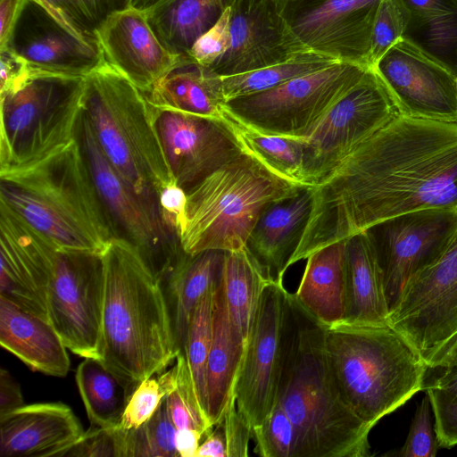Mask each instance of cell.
Masks as SVG:
<instances>
[{
    "label": "cell",
    "mask_w": 457,
    "mask_h": 457,
    "mask_svg": "<svg viewBox=\"0 0 457 457\" xmlns=\"http://www.w3.org/2000/svg\"><path fill=\"white\" fill-rule=\"evenodd\" d=\"M311 191V214L291 265L397 215L457 212V122L399 114Z\"/></svg>",
    "instance_id": "1"
},
{
    "label": "cell",
    "mask_w": 457,
    "mask_h": 457,
    "mask_svg": "<svg viewBox=\"0 0 457 457\" xmlns=\"http://www.w3.org/2000/svg\"><path fill=\"white\" fill-rule=\"evenodd\" d=\"M323 337L324 327L289 294L277 402L296 430L298 457L370 456L371 428L342 400Z\"/></svg>",
    "instance_id": "2"
},
{
    "label": "cell",
    "mask_w": 457,
    "mask_h": 457,
    "mask_svg": "<svg viewBox=\"0 0 457 457\" xmlns=\"http://www.w3.org/2000/svg\"><path fill=\"white\" fill-rule=\"evenodd\" d=\"M104 270L102 363L133 389L179 353L161 280L138 249L115 237L101 253Z\"/></svg>",
    "instance_id": "3"
},
{
    "label": "cell",
    "mask_w": 457,
    "mask_h": 457,
    "mask_svg": "<svg viewBox=\"0 0 457 457\" xmlns=\"http://www.w3.org/2000/svg\"><path fill=\"white\" fill-rule=\"evenodd\" d=\"M0 201L61 250L101 254L115 237L77 139L0 170Z\"/></svg>",
    "instance_id": "4"
},
{
    "label": "cell",
    "mask_w": 457,
    "mask_h": 457,
    "mask_svg": "<svg viewBox=\"0 0 457 457\" xmlns=\"http://www.w3.org/2000/svg\"><path fill=\"white\" fill-rule=\"evenodd\" d=\"M323 344L342 400L371 428L424 389L428 367L390 325L324 328Z\"/></svg>",
    "instance_id": "5"
},
{
    "label": "cell",
    "mask_w": 457,
    "mask_h": 457,
    "mask_svg": "<svg viewBox=\"0 0 457 457\" xmlns=\"http://www.w3.org/2000/svg\"><path fill=\"white\" fill-rule=\"evenodd\" d=\"M82 111L108 162L160 212L162 190L176 182L144 92L104 62L84 78Z\"/></svg>",
    "instance_id": "6"
},
{
    "label": "cell",
    "mask_w": 457,
    "mask_h": 457,
    "mask_svg": "<svg viewBox=\"0 0 457 457\" xmlns=\"http://www.w3.org/2000/svg\"><path fill=\"white\" fill-rule=\"evenodd\" d=\"M303 187L244 150L187 192L182 249L188 254L243 249L265 208Z\"/></svg>",
    "instance_id": "7"
},
{
    "label": "cell",
    "mask_w": 457,
    "mask_h": 457,
    "mask_svg": "<svg viewBox=\"0 0 457 457\" xmlns=\"http://www.w3.org/2000/svg\"><path fill=\"white\" fill-rule=\"evenodd\" d=\"M84 78L30 71L0 94V170L34 162L76 140Z\"/></svg>",
    "instance_id": "8"
},
{
    "label": "cell",
    "mask_w": 457,
    "mask_h": 457,
    "mask_svg": "<svg viewBox=\"0 0 457 457\" xmlns=\"http://www.w3.org/2000/svg\"><path fill=\"white\" fill-rule=\"evenodd\" d=\"M368 69L337 62L271 89L230 99L221 107L236 120L253 130L287 137H305Z\"/></svg>",
    "instance_id": "9"
},
{
    "label": "cell",
    "mask_w": 457,
    "mask_h": 457,
    "mask_svg": "<svg viewBox=\"0 0 457 457\" xmlns=\"http://www.w3.org/2000/svg\"><path fill=\"white\" fill-rule=\"evenodd\" d=\"M76 139L115 237L135 245L163 283L187 253L178 236L165 226L160 212L116 171L102 152L81 111Z\"/></svg>",
    "instance_id": "10"
},
{
    "label": "cell",
    "mask_w": 457,
    "mask_h": 457,
    "mask_svg": "<svg viewBox=\"0 0 457 457\" xmlns=\"http://www.w3.org/2000/svg\"><path fill=\"white\" fill-rule=\"evenodd\" d=\"M388 323L437 368L457 340V232L446 247L405 283Z\"/></svg>",
    "instance_id": "11"
},
{
    "label": "cell",
    "mask_w": 457,
    "mask_h": 457,
    "mask_svg": "<svg viewBox=\"0 0 457 457\" xmlns=\"http://www.w3.org/2000/svg\"><path fill=\"white\" fill-rule=\"evenodd\" d=\"M372 68L315 124L303 144L305 182L319 184L354 148L399 115Z\"/></svg>",
    "instance_id": "12"
},
{
    "label": "cell",
    "mask_w": 457,
    "mask_h": 457,
    "mask_svg": "<svg viewBox=\"0 0 457 457\" xmlns=\"http://www.w3.org/2000/svg\"><path fill=\"white\" fill-rule=\"evenodd\" d=\"M104 270L101 254L57 249L48 290L49 321L67 349L101 360Z\"/></svg>",
    "instance_id": "13"
},
{
    "label": "cell",
    "mask_w": 457,
    "mask_h": 457,
    "mask_svg": "<svg viewBox=\"0 0 457 457\" xmlns=\"http://www.w3.org/2000/svg\"><path fill=\"white\" fill-rule=\"evenodd\" d=\"M383 0H278L287 29L305 50L369 65L374 21Z\"/></svg>",
    "instance_id": "14"
},
{
    "label": "cell",
    "mask_w": 457,
    "mask_h": 457,
    "mask_svg": "<svg viewBox=\"0 0 457 457\" xmlns=\"http://www.w3.org/2000/svg\"><path fill=\"white\" fill-rule=\"evenodd\" d=\"M366 235L382 273L391 307L407 280L436 260L457 232V212L428 209L378 222Z\"/></svg>",
    "instance_id": "15"
},
{
    "label": "cell",
    "mask_w": 457,
    "mask_h": 457,
    "mask_svg": "<svg viewBox=\"0 0 457 457\" xmlns=\"http://www.w3.org/2000/svg\"><path fill=\"white\" fill-rule=\"evenodd\" d=\"M289 294L283 282L270 278L265 284L235 383L237 407L253 431L277 402Z\"/></svg>",
    "instance_id": "16"
},
{
    "label": "cell",
    "mask_w": 457,
    "mask_h": 457,
    "mask_svg": "<svg viewBox=\"0 0 457 457\" xmlns=\"http://www.w3.org/2000/svg\"><path fill=\"white\" fill-rule=\"evenodd\" d=\"M4 47L32 72L85 77L105 62L97 39L79 33L37 0H25Z\"/></svg>",
    "instance_id": "17"
},
{
    "label": "cell",
    "mask_w": 457,
    "mask_h": 457,
    "mask_svg": "<svg viewBox=\"0 0 457 457\" xmlns=\"http://www.w3.org/2000/svg\"><path fill=\"white\" fill-rule=\"evenodd\" d=\"M151 109L170 173L186 192L244 151L223 118Z\"/></svg>",
    "instance_id": "18"
},
{
    "label": "cell",
    "mask_w": 457,
    "mask_h": 457,
    "mask_svg": "<svg viewBox=\"0 0 457 457\" xmlns=\"http://www.w3.org/2000/svg\"><path fill=\"white\" fill-rule=\"evenodd\" d=\"M0 296L49 321L47 296L58 247L0 201Z\"/></svg>",
    "instance_id": "19"
},
{
    "label": "cell",
    "mask_w": 457,
    "mask_h": 457,
    "mask_svg": "<svg viewBox=\"0 0 457 457\" xmlns=\"http://www.w3.org/2000/svg\"><path fill=\"white\" fill-rule=\"evenodd\" d=\"M401 115L457 122V78L401 40L372 67Z\"/></svg>",
    "instance_id": "20"
},
{
    "label": "cell",
    "mask_w": 457,
    "mask_h": 457,
    "mask_svg": "<svg viewBox=\"0 0 457 457\" xmlns=\"http://www.w3.org/2000/svg\"><path fill=\"white\" fill-rule=\"evenodd\" d=\"M230 46L209 69L231 76L285 62L308 51L294 37L278 0H230Z\"/></svg>",
    "instance_id": "21"
},
{
    "label": "cell",
    "mask_w": 457,
    "mask_h": 457,
    "mask_svg": "<svg viewBox=\"0 0 457 457\" xmlns=\"http://www.w3.org/2000/svg\"><path fill=\"white\" fill-rule=\"evenodd\" d=\"M96 35L105 62L144 93L181 58L162 44L145 11L132 6L109 16Z\"/></svg>",
    "instance_id": "22"
},
{
    "label": "cell",
    "mask_w": 457,
    "mask_h": 457,
    "mask_svg": "<svg viewBox=\"0 0 457 457\" xmlns=\"http://www.w3.org/2000/svg\"><path fill=\"white\" fill-rule=\"evenodd\" d=\"M84 432L65 403L23 404L0 415V456L62 457Z\"/></svg>",
    "instance_id": "23"
},
{
    "label": "cell",
    "mask_w": 457,
    "mask_h": 457,
    "mask_svg": "<svg viewBox=\"0 0 457 457\" xmlns=\"http://www.w3.org/2000/svg\"><path fill=\"white\" fill-rule=\"evenodd\" d=\"M311 187L265 208L252 230L245 248L268 278L283 282L307 225L312 210Z\"/></svg>",
    "instance_id": "24"
},
{
    "label": "cell",
    "mask_w": 457,
    "mask_h": 457,
    "mask_svg": "<svg viewBox=\"0 0 457 457\" xmlns=\"http://www.w3.org/2000/svg\"><path fill=\"white\" fill-rule=\"evenodd\" d=\"M0 344L33 370L64 377L70 370L67 347L53 325L2 296Z\"/></svg>",
    "instance_id": "25"
},
{
    "label": "cell",
    "mask_w": 457,
    "mask_h": 457,
    "mask_svg": "<svg viewBox=\"0 0 457 457\" xmlns=\"http://www.w3.org/2000/svg\"><path fill=\"white\" fill-rule=\"evenodd\" d=\"M245 346V339L229 316L221 270L213 289L212 334L207 366L208 418L213 427L222 421L234 397Z\"/></svg>",
    "instance_id": "26"
},
{
    "label": "cell",
    "mask_w": 457,
    "mask_h": 457,
    "mask_svg": "<svg viewBox=\"0 0 457 457\" xmlns=\"http://www.w3.org/2000/svg\"><path fill=\"white\" fill-rule=\"evenodd\" d=\"M344 272L345 309L342 323L389 325V306L382 273L364 232L345 240Z\"/></svg>",
    "instance_id": "27"
},
{
    "label": "cell",
    "mask_w": 457,
    "mask_h": 457,
    "mask_svg": "<svg viewBox=\"0 0 457 457\" xmlns=\"http://www.w3.org/2000/svg\"><path fill=\"white\" fill-rule=\"evenodd\" d=\"M392 1L402 21V40L457 78V0Z\"/></svg>",
    "instance_id": "28"
},
{
    "label": "cell",
    "mask_w": 457,
    "mask_h": 457,
    "mask_svg": "<svg viewBox=\"0 0 457 457\" xmlns=\"http://www.w3.org/2000/svg\"><path fill=\"white\" fill-rule=\"evenodd\" d=\"M345 240L328 245L306 259L295 293L299 305L324 328L342 323L345 309Z\"/></svg>",
    "instance_id": "29"
},
{
    "label": "cell",
    "mask_w": 457,
    "mask_h": 457,
    "mask_svg": "<svg viewBox=\"0 0 457 457\" xmlns=\"http://www.w3.org/2000/svg\"><path fill=\"white\" fill-rule=\"evenodd\" d=\"M144 94L158 109L222 118L221 77L187 56Z\"/></svg>",
    "instance_id": "30"
},
{
    "label": "cell",
    "mask_w": 457,
    "mask_h": 457,
    "mask_svg": "<svg viewBox=\"0 0 457 457\" xmlns=\"http://www.w3.org/2000/svg\"><path fill=\"white\" fill-rule=\"evenodd\" d=\"M225 251L186 253L162 283L179 353L183 351L195 306L222 270Z\"/></svg>",
    "instance_id": "31"
},
{
    "label": "cell",
    "mask_w": 457,
    "mask_h": 457,
    "mask_svg": "<svg viewBox=\"0 0 457 457\" xmlns=\"http://www.w3.org/2000/svg\"><path fill=\"white\" fill-rule=\"evenodd\" d=\"M230 0H161L145 10L162 44L173 54L185 56L210 29Z\"/></svg>",
    "instance_id": "32"
},
{
    "label": "cell",
    "mask_w": 457,
    "mask_h": 457,
    "mask_svg": "<svg viewBox=\"0 0 457 457\" xmlns=\"http://www.w3.org/2000/svg\"><path fill=\"white\" fill-rule=\"evenodd\" d=\"M222 278L230 319L246 344L270 278L245 247L226 252Z\"/></svg>",
    "instance_id": "33"
},
{
    "label": "cell",
    "mask_w": 457,
    "mask_h": 457,
    "mask_svg": "<svg viewBox=\"0 0 457 457\" xmlns=\"http://www.w3.org/2000/svg\"><path fill=\"white\" fill-rule=\"evenodd\" d=\"M75 379L91 426L118 427L135 389L94 358H84Z\"/></svg>",
    "instance_id": "34"
},
{
    "label": "cell",
    "mask_w": 457,
    "mask_h": 457,
    "mask_svg": "<svg viewBox=\"0 0 457 457\" xmlns=\"http://www.w3.org/2000/svg\"><path fill=\"white\" fill-rule=\"evenodd\" d=\"M222 118L243 149L276 174L303 186L305 182L303 144L300 137L265 134L241 124L222 109Z\"/></svg>",
    "instance_id": "35"
},
{
    "label": "cell",
    "mask_w": 457,
    "mask_h": 457,
    "mask_svg": "<svg viewBox=\"0 0 457 457\" xmlns=\"http://www.w3.org/2000/svg\"><path fill=\"white\" fill-rule=\"evenodd\" d=\"M337 61L312 51H303L292 58L245 73L220 76L223 104L230 99L276 87L292 79L322 70Z\"/></svg>",
    "instance_id": "36"
},
{
    "label": "cell",
    "mask_w": 457,
    "mask_h": 457,
    "mask_svg": "<svg viewBox=\"0 0 457 457\" xmlns=\"http://www.w3.org/2000/svg\"><path fill=\"white\" fill-rule=\"evenodd\" d=\"M215 282L216 280L195 306L183 347L199 405L207 418V366L212 344Z\"/></svg>",
    "instance_id": "37"
},
{
    "label": "cell",
    "mask_w": 457,
    "mask_h": 457,
    "mask_svg": "<svg viewBox=\"0 0 457 457\" xmlns=\"http://www.w3.org/2000/svg\"><path fill=\"white\" fill-rule=\"evenodd\" d=\"M176 431L164 399L145 423L126 431V457L179 456L175 445Z\"/></svg>",
    "instance_id": "38"
},
{
    "label": "cell",
    "mask_w": 457,
    "mask_h": 457,
    "mask_svg": "<svg viewBox=\"0 0 457 457\" xmlns=\"http://www.w3.org/2000/svg\"><path fill=\"white\" fill-rule=\"evenodd\" d=\"M175 366L176 386L165 397L169 416L177 429L195 428L202 431L205 436L212 430L213 426L199 405L183 351L177 354Z\"/></svg>",
    "instance_id": "39"
},
{
    "label": "cell",
    "mask_w": 457,
    "mask_h": 457,
    "mask_svg": "<svg viewBox=\"0 0 457 457\" xmlns=\"http://www.w3.org/2000/svg\"><path fill=\"white\" fill-rule=\"evenodd\" d=\"M140 382L129 396L118 426L133 430L145 423L157 411L165 397L174 389L177 381L175 364L167 371Z\"/></svg>",
    "instance_id": "40"
},
{
    "label": "cell",
    "mask_w": 457,
    "mask_h": 457,
    "mask_svg": "<svg viewBox=\"0 0 457 457\" xmlns=\"http://www.w3.org/2000/svg\"><path fill=\"white\" fill-rule=\"evenodd\" d=\"M86 37L96 32L112 13L130 6L129 0H37ZM98 41V40H97Z\"/></svg>",
    "instance_id": "41"
},
{
    "label": "cell",
    "mask_w": 457,
    "mask_h": 457,
    "mask_svg": "<svg viewBox=\"0 0 457 457\" xmlns=\"http://www.w3.org/2000/svg\"><path fill=\"white\" fill-rule=\"evenodd\" d=\"M255 453L262 457H298L294 424L278 402L264 422L253 431Z\"/></svg>",
    "instance_id": "42"
},
{
    "label": "cell",
    "mask_w": 457,
    "mask_h": 457,
    "mask_svg": "<svg viewBox=\"0 0 457 457\" xmlns=\"http://www.w3.org/2000/svg\"><path fill=\"white\" fill-rule=\"evenodd\" d=\"M126 457V431L90 426L62 457Z\"/></svg>",
    "instance_id": "43"
},
{
    "label": "cell",
    "mask_w": 457,
    "mask_h": 457,
    "mask_svg": "<svg viewBox=\"0 0 457 457\" xmlns=\"http://www.w3.org/2000/svg\"><path fill=\"white\" fill-rule=\"evenodd\" d=\"M432 408L426 394L416 409L407 438L396 453L401 457H435L439 447L435 425L432 422Z\"/></svg>",
    "instance_id": "44"
},
{
    "label": "cell",
    "mask_w": 457,
    "mask_h": 457,
    "mask_svg": "<svg viewBox=\"0 0 457 457\" xmlns=\"http://www.w3.org/2000/svg\"><path fill=\"white\" fill-rule=\"evenodd\" d=\"M403 25L392 0H383L377 13L371 34L369 65L372 68L396 43L402 40Z\"/></svg>",
    "instance_id": "45"
},
{
    "label": "cell",
    "mask_w": 457,
    "mask_h": 457,
    "mask_svg": "<svg viewBox=\"0 0 457 457\" xmlns=\"http://www.w3.org/2000/svg\"><path fill=\"white\" fill-rule=\"evenodd\" d=\"M230 46V7L219 21L193 45L185 55L193 62L211 68Z\"/></svg>",
    "instance_id": "46"
},
{
    "label": "cell",
    "mask_w": 457,
    "mask_h": 457,
    "mask_svg": "<svg viewBox=\"0 0 457 457\" xmlns=\"http://www.w3.org/2000/svg\"><path fill=\"white\" fill-rule=\"evenodd\" d=\"M221 423L225 430L228 457L247 456L253 429L238 411L235 397L231 399Z\"/></svg>",
    "instance_id": "47"
},
{
    "label": "cell",
    "mask_w": 457,
    "mask_h": 457,
    "mask_svg": "<svg viewBox=\"0 0 457 457\" xmlns=\"http://www.w3.org/2000/svg\"><path fill=\"white\" fill-rule=\"evenodd\" d=\"M428 397L435 418V430L439 447L450 448L456 445L457 401Z\"/></svg>",
    "instance_id": "48"
},
{
    "label": "cell",
    "mask_w": 457,
    "mask_h": 457,
    "mask_svg": "<svg viewBox=\"0 0 457 457\" xmlns=\"http://www.w3.org/2000/svg\"><path fill=\"white\" fill-rule=\"evenodd\" d=\"M187 205V192L176 183L166 186L159 196L162 219L169 230L179 237Z\"/></svg>",
    "instance_id": "49"
},
{
    "label": "cell",
    "mask_w": 457,
    "mask_h": 457,
    "mask_svg": "<svg viewBox=\"0 0 457 457\" xmlns=\"http://www.w3.org/2000/svg\"><path fill=\"white\" fill-rule=\"evenodd\" d=\"M0 94L19 87L30 75L27 62L8 47L0 48Z\"/></svg>",
    "instance_id": "50"
},
{
    "label": "cell",
    "mask_w": 457,
    "mask_h": 457,
    "mask_svg": "<svg viewBox=\"0 0 457 457\" xmlns=\"http://www.w3.org/2000/svg\"><path fill=\"white\" fill-rule=\"evenodd\" d=\"M434 370L438 372L431 381L425 383L426 394L445 401H457V360Z\"/></svg>",
    "instance_id": "51"
},
{
    "label": "cell",
    "mask_w": 457,
    "mask_h": 457,
    "mask_svg": "<svg viewBox=\"0 0 457 457\" xmlns=\"http://www.w3.org/2000/svg\"><path fill=\"white\" fill-rule=\"evenodd\" d=\"M23 405L21 387L4 369L0 370V415Z\"/></svg>",
    "instance_id": "52"
},
{
    "label": "cell",
    "mask_w": 457,
    "mask_h": 457,
    "mask_svg": "<svg viewBox=\"0 0 457 457\" xmlns=\"http://www.w3.org/2000/svg\"><path fill=\"white\" fill-rule=\"evenodd\" d=\"M25 0H0V48L4 47Z\"/></svg>",
    "instance_id": "53"
},
{
    "label": "cell",
    "mask_w": 457,
    "mask_h": 457,
    "mask_svg": "<svg viewBox=\"0 0 457 457\" xmlns=\"http://www.w3.org/2000/svg\"><path fill=\"white\" fill-rule=\"evenodd\" d=\"M205 436L204 442L200 445L195 457H228L227 441L223 424L220 422L216 425Z\"/></svg>",
    "instance_id": "54"
},
{
    "label": "cell",
    "mask_w": 457,
    "mask_h": 457,
    "mask_svg": "<svg viewBox=\"0 0 457 457\" xmlns=\"http://www.w3.org/2000/svg\"><path fill=\"white\" fill-rule=\"evenodd\" d=\"M204 434L195 428H185L176 431L175 445L180 457H195Z\"/></svg>",
    "instance_id": "55"
},
{
    "label": "cell",
    "mask_w": 457,
    "mask_h": 457,
    "mask_svg": "<svg viewBox=\"0 0 457 457\" xmlns=\"http://www.w3.org/2000/svg\"><path fill=\"white\" fill-rule=\"evenodd\" d=\"M130 6L140 10H147L161 0H129Z\"/></svg>",
    "instance_id": "56"
},
{
    "label": "cell",
    "mask_w": 457,
    "mask_h": 457,
    "mask_svg": "<svg viewBox=\"0 0 457 457\" xmlns=\"http://www.w3.org/2000/svg\"><path fill=\"white\" fill-rule=\"evenodd\" d=\"M455 360H457V340L455 341L450 351L447 353V354L445 356L444 360L442 361L441 364L438 367L443 366Z\"/></svg>",
    "instance_id": "57"
}]
</instances>
